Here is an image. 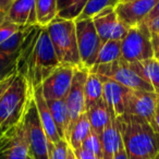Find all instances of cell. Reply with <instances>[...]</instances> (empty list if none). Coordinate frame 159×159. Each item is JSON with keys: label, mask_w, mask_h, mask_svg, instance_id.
Segmentation results:
<instances>
[{"label": "cell", "mask_w": 159, "mask_h": 159, "mask_svg": "<svg viewBox=\"0 0 159 159\" xmlns=\"http://www.w3.org/2000/svg\"><path fill=\"white\" fill-rule=\"evenodd\" d=\"M60 66L46 27L35 25L27 35L16 62V72L23 75L33 93Z\"/></svg>", "instance_id": "cell-1"}, {"label": "cell", "mask_w": 159, "mask_h": 159, "mask_svg": "<svg viewBox=\"0 0 159 159\" xmlns=\"http://www.w3.org/2000/svg\"><path fill=\"white\" fill-rule=\"evenodd\" d=\"M117 124L128 159H156L159 139L146 120L124 113L117 117Z\"/></svg>", "instance_id": "cell-2"}, {"label": "cell", "mask_w": 159, "mask_h": 159, "mask_svg": "<svg viewBox=\"0 0 159 159\" xmlns=\"http://www.w3.org/2000/svg\"><path fill=\"white\" fill-rule=\"evenodd\" d=\"M32 92L23 75L16 72L10 86L0 97V128H12L23 119Z\"/></svg>", "instance_id": "cell-3"}, {"label": "cell", "mask_w": 159, "mask_h": 159, "mask_svg": "<svg viewBox=\"0 0 159 159\" xmlns=\"http://www.w3.org/2000/svg\"><path fill=\"white\" fill-rule=\"evenodd\" d=\"M46 29L60 64L72 68L83 66L77 49L74 21L57 16Z\"/></svg>", "instance_id": "cell-4"}, {"label": "cell", "mask_w": 159, "mask_h": 159, "mask_svg": "<svg viewBox=\"0 0 159 159\" xmlns=\"http://www.w3.org/2000/svg\"><path fill=\"white\" fill-rule=\"evenodd\" d=\"M154 58L152 33L146 23L129 30L121 42V59L126 62H139Z\"/></svg>", "instance_id": "cell-5"}, {"label": "cell", "mask_w": 159, "mask_h": 159, "mask_svg": "<svg viewBox=\"0 0 159 159\" xmlns=\"http://www.w3.org/2000/svg\"><path fill=\"white\" fill-rule=\"evenodd\" d=\"M23 120L26 130L29 155L33 159H49L50 143L40 123L33 95L27 104Z\"/></svg>", "instance_id": "cell-6"}, {"label": "cell", "mask_w": 159, "mask_h": 159, "mask_svg": "<svg viewBox=\"0 0 159 159\" xmlns=\"http://www.w3.org/2000/svg\"><path fill=\"white\" fill-rule=\"evenodd\" d=\"M89 72L113 80L130 89L154 92V89L133 71L130 63L122 59L110 62V63L94 66L92 69H89Z\"/></svg>", "instance_id": "cell-7"}, {"label": "cell", "mask_w": 159, "mask_h": 159, "mask_svg": "<svg viewBox=\"0 0 159 159\" xmlns=\"http://www.w3.org/2000/svg\"><path fill=\"white\" fill-rule=\"evenodd\" d=\"M74 22L81 63L89 70L95 66L102 43L96 32L92 19L77 20Z\"/></svg>", "instance_id": "cell-8"}, {"label": "cell", "mask_w": 159, "mask_h": 159, "mask_svg": "<svg viewBox=\"0 0 159 159\" xmlns=\"http://www.w3.org/2000/svg\"><path fill=\"white\" fill-rule=\"evenodd\" d=\"M89 70L84 66L74 68L73 79L71 83L70 91L68 96L64 99L69 112V125L66 130V141L68 142L69 135L73 125L81 116L85 112V97H84V86L86 82Z\"/></svg>", "instance_id": "cell-9"}, {"label": "cell", "mask_w": 159, "mask_h": 159, "mask_svg": "<svg viewBox=\"0 0 159 159\" xmlns=\"http://www.w3.org/2000/svg\"><path fill=\"white\" fill-rule=\"evenodd\" d=\"M27 157L29 144L24 120L22 119L0 135V159H27Z\"/></svg>", "instance_id": "cell-10"}, {"label": "cell", "mask_w": 159, "mask_h": 159, "mask_svg": "<svg viewBox=\"0 0 159 159\" xmlns=\"http://www.w3.org/2000/svg\"><path fill=\"white\" fill-rule=\"evenodd\" d=\"M74 68L60 64L42 83L43 96L46 100H64L70 91Z\"/></svg>", "instance_id": "cell-11"}, {"label": "cell", "mask_w": 159, "mask_h": 159, "mask_svg": "<svg viewBox=\"0 0 159 159\" xmlns=\"http://www.w3.org/2000/svg\"><path fill=\"white\" fill-rule=\"evenodd\" d=\"M159 0H133L119 2L115 8L118 20L131 29L145 21Z\"/></svg>", "instance_id": "cell-12"}, {"label": "cell", "mask_w": 159, "mask_h": 159, "mask_svg": "<svg viewBox=\"0 0 159 159\" xmlns=\"http://www.w3.org/2000/svg\"><path fill=\"white\" fill-rule=\"evenodd\" d=\"M157 94L155 92L130 89L125 99V113L136 116L150 123L156 107Z\"/></svg>", "instance_id": "cell-13"}, {"label": "cell", "mask_w": 159, "mask_h": 159, "mask_svg": "<svg viewBox=\"0 0 159 159\" xmlns=\"http://www.w3.org/2000/svg\"><path fill=\"white\" fill-rule=\"evenodd\" d=\"M99 75V74H98ZM102 99L117 117L125 113V99L130 89L108 77L102 76Z\"/></svg>", "instance_id": "cell-14"}, {"label": "cell", "mask_w": 159, "mask_h": 159, "mask_svg": "<svg viewBox=\"0 0 159 159\" xmlns=\"http://www.w3.org/2000/svg\"><path fill=\"white\" fill-rule=\"evenodd\" d=\"M6 20L22 27L37 25L35 0H14L6 13Z\"/></svg>", "instance_id": "cell-15"}, {"label": "cell", "mask_w": 159, "mask_h": 159, "mask_svg": "<svg viewBox=\"0 0 159 159\" xmlns=\"http://www.w3.org/2000/svg\"><path fill=\"white\" fill-rule=\"evenodd\" d=\"M109 110H110V118L100 135L102 146V159H113L116 154L123 147L121 134L117 124V116L110 108Z\"/></svg>", "instance_id": "cell-16"}, {"label": "cell", "mask_w": 159, "mask_h": 159, "mask_svg": "<svg viewBox=\"0 0 159 159\" xmlns=\"http://www.w3.org/2000/svg\"><path fill=\"white\" fill-rule=\"evenodd\" d=\"M33 95V99L35 102L36 108H37L38 117H39L40 123L43 125L45 133L47 135V139H48L49 143L50 144H56L61 139L59 133L56 128V124L53 122L52 116L50 113V110L48 108V105H47L46 99L43 96L42 87L38 86L32 93Z\"/></svg>", "instance_id": "cell-17"}, {"label": "cell", "mask_w": 159, "mask_h": 159, "mask_svg": "<svg viewBox=\"0 0 159 159\" xmlns=\"http://www.w3.org/2000/svg\"><path fill=\"white\" fill-rule=\"evenodd\" d=\"M92 21L102 44L111 39L116 27L119 24L115 8H106L96 14Z\"/></svg>", "instance_id": "cell-18"}, {"label": "cell", "mask_w": 159, "mask_h": 159, "mask_svg": "<svg viewBox=\"0 0 159 159\" xmlns=\"http://www.w3.org/2000/svg\"><path fill=\"white\" fill-rule=\"evenodd\" d=\"M137 75L148 83L154 89V92L159 95V61L156 58L144 60L139 62H129Z\"/></svg>", "instance_id": "cell-19"}, {"label": "cell", "mask_w": 159, "mask_h": 159, "mask_svg": "<svg viewBox=\"0 0 159 159\" xmlns=\"http://www.w3.org/2000/svg\"><path fill=\"white\" fill-rule=\"evenodd\" d=\"M85 113L87 116L92 130L100 136L106 124L108 123L109 118H110V110L106 102H104V99L99 100L97 104L86 109Z\"/></svg>", "instance_id": "cell-20"}, {"label": "cell", "mask_w": 159, "mask_h": 159, "mask_svg": "<svg viewBox=\"0 0 159 159\" xmlns=\"http://www.w3.org/2000/svg\"><path fill=\"white\" fill-rule=\"evenodd\" d=\"M53 122L61 139H66L69 125V112L64 100H46Z\"/></svg>", "instance_id": "cell-21"}, {"label": "cell", "mask_w": 159, "mask_h": 159, "mask_svg": "<svg viewBox=\"0 0 159 159\" xmlns=\"http://www.w3.org/2000/svg\"><path fill=\"white\" fill-rule=\"evenodd\" d=\"M85 111L102 99V81L98 74L89 72L84 86Z\"/></svg>", "instance_id": "cell-22"}, {"label": "cell", "mask_w": 159, "mask_h": 159, "mask_svg": "<svg viewBox=\"0 0 159 159\" xmlns=\"http://www.w3.org/2000/svg\"><path fill=\"white\" fill-rule=\"evenodd\" d=\"M91 131H92L91 124H89V121L87 119L86 113L84 112L77 119V121L75 122L72 130H71L70 135H69V139H68L69 146L73 150L80 149V148L82 147L83 142L85 141V139L87 137V135L89 134Z\"/></svg>", "instance_id": "cell-23"}, {"label": "cell", "mask_w": 159, "mask_h": 159, "mask_svg": "<svg viewBox=\"0 0 159 159\" xmlns=\"http://www.w3.org/2000/svg\"><path fill=\"white\" fill-rule=\"evenodd\" d=\"M37 25L46 27L58 16L57 0H35Z\"/></svg>", "instance_id": "cell-24"}, {"label": "cell", "mask_w": 159, "mask_h": 159, "mask_svg": "<svg viewBox=\"0 0 159 159\" xmlns=\"http://www.w3.org/2000/svg\"><path fill=\"white\" fill-rule=\"evenodd\" d=\"M87 0H57L58 16L66 20L75 21L82 13Z\"/></svg>", "instance_id": "cell-25"}, {"label": "cell", "mask_w": 159, "mask_h": 159, "mask_svg": "<svg viewBox=\"0 0 159 159\" xmlns=\"http://www.w3.org/2000/svg\"><path fill=\"white\" fill-rule=\"evenodd\" d=\"M121 42L122 40H108L102 44L95 66L110 63L121 59Z\"/></svg>", "instance_id": "cell-26"}, {"label": "cell", "mask_w": 159, "mask_h": 159, "mask_svg": "<svg viewBox=\"0 0 159 159\" xmlns=\"http://www.w3.org/2000/svg\"><path fill=\"white\" fill-rule=\"evenodd\" d=\"M35 26V25H34ZM33 26H24L16 32L14 35H12L9 39H7L5 43L0 44V53H6V55H12L22 48L23 44H24L25 39H26L27 35L31 32Z\"/></svg>", "instance_id": "cell-27"}, {"label": "cell", "mask_w": 159, "mask_h": 159, "mask_svg": "<svg viewBox=\"0 0 159 159\" xmlns=\"http://www.w3.org/2000/svg\"><path fill=\"white\" fill-rule=\"evenodd\" d=\"M120 0H87V3L83 9L82 13L75 21L93 19L96 14L106 8H116Z\"/></svg>", "instance_id": "cell-28"}, {"label": "cell", "mask_w": 159, "mask_h": 159, "mask_svg": "<svg viewBox=\"0 0 159 159\" xmlns=\"http://www.w3.org/2000/svg\"><path fill=\"white\" fill-rule=\"evenodd\" d=\"M20 51L12 53V55L0 53V80L16 72V62H18Z\"/></svg>", "instance_id": "cell-29"}, {"label": "cell", "mask_w": 159, "mask_h": 159, "mask_svg": "<svg viewBox=\"0 0 159 159\" xmlns=\"http://www.w3.org/2000/svg\"><path fill=\"white\" fill-rule=\"evenodd\" d=\"M83 149L87 150V152H92L95 156L99 157L102 159V139L100 136L95 133L93 130L89 132V134L87 135V137L85 139V141L83 142L82 147Z\"/></svg>", "instance_id": "cell-30"}, {"label": "cell", "mask_w": 159, "mask_h": 159, "mask_svg": "<svg viewBox=\"0 0 159 159\" xmlns=\"http://www.w3.org/2000/svg\"><path fill=\"white\" fill-rule=\"evenodd\" d=\"M69 143L61 139L58 143L50 144L49 147V159H68Z\"/></svg>", "instance_id": "cell-31"}, {"label": "cell", "mask_w": 159, "mask_h": 159, "mask_svg": "<svg viewBox=\"0 0 159 159\" xmlns=\"http://www.w3.org/2000/svg\"><path fill=\"white\" fill-rule=\"evenodd\" d=\"M21 29H22V26H19V25L5 19L2 22L0 23V44H2L7 39H9L12 35H14Z\"/></svg>", "instance_id": "cell-32"}, {"label": "cell", "mask_w": 159, "mask_h": 159, "mask_svg": "<svg viewBox=\"0 0 159 159\" xmlns=\"http://www.w3.org/2000/svg\"><path fill=\"white\" fill-rule=\"evenodd\" d=\"M149 124L152 128V130L157 134H159V95L158 94H157V100H156V107H155L154 116H152V119Z\"/></svg>", "instance_id": "cell-33"}, {"label": "cell", "mask_w": 159, "mask_h": 159, "mask_svg": "<svg viewBox=\"0 0 159 159\" xmlns=\"http://www.w3.org/2000/svg\"><path fill=\"white\" fill-rule=\"evenodd\" d=\"M16 74V72H14V73H12V74L8 75V76H6L5 79L0 80V97H1V95L6 92V89L10 86V84H11L12 81H13Z\"/></svg>", "instance_id": "cell-34"}, {"label": "cell", "mask_w": 159, "mask_h": 159, "mask_svg": "<svg viewBox=\"0 0 159 159\" xmlns=\"http://www.w3.org/2000/svg\"><path fill=\"white\" fill-rule=\"evenodd\" d=\"M74 152H75V156H76V159H102L99 157L95 156L94 154H92V152L83 149V148L74 150Z\"/></svg>", "instance_id": "cell-35"}, {"label": "cell", "mask_w": 159, "mask_h": 159, "mask_svg": "<svg viewBox=\"0 0 159 159\" xmlns=\"http://www.w3.org/2000/svg\"><path fill=\"white\" fill-rule=\"evenodd\" d=\"M152 43L154 48V57L159 61V34H152Z\"/></svg>", "instance_id": "cell-36"}, {"label": "cell", "mask_w": 159, "mask_h": 159, "mask_svg": "<svg viewBox=\"0 0 159 159\" xmlns=\"http://www.w3.org/2000/svg\"><path fill=\"white\" fill-rule=\"evenodd\" d=\"M146 24H147L152 34H159V16L154 19L152 21H150V22L146 23Z\"/></svg>", "instance_id": "cell-37"}, {"label": "cell", "mask_w": 159, "mask_h": 159, "mask_svg": "<svg viewBox=\"0 0 159 159\" xmlns=\"http://www.w3.org/2000/svg\"><path fill=\"white\" fill-rule=\"evenodd\" d=\"M14 0H0V16H5Z\"/></svg>", "instance_id": "cell-38"}, {"label": "cell", "mask_w": 159, "mask_h": 159, "mask_svg": "<svg viewBox=\"0 0 159 159\" xmlns=\"http://www.w3.org/2000/svg\"><path fill=\"white\" fill-rule=\"evenodd\" d=\"M159 16V1L157 2V5L155 6V8L152 10V12H150L149 14L147 16V18L145 19V21H144V23H148L150 22V21H152L154 19L158 18Z\"/></svg>", "instance_id": "cell-39"}, {"label": "cell", "mask_w": 159, "mask_h": 159, "mask_svg": "<svg viewBox=\"0 0 159 159\" xmlns=\"http://www.w3.org/2000/svg\"><path fill=\"white\" fill-rule=\"evenodd\" d=\"M113 159H128V156H126V154H125L124 147H122L121 149L116 154V156L113 157Z\"/></svg>", "instance_id": "cell-40"}, {"label": "cell", "mask_w": 159, "mask_h": 159, "mask_svg": "<svg viewBox=\"0 0 159 159\" xmlns=\"http://www.w3.org/2000/svg\"><path fill=\"white\" fill-rule=\"evenodd\" d=\"M68 159H76L74 150H73L70 146H69V150H68Z\"/></svg>", "instance_id": "cell-41"}, {"label": "cell", "mask_w": 159, "mask_h": 159, "mask_svg": "<svg viewBox=\"0 0 159 159\" xmlns=\"http://www.w3.org/2000/svg\"><path fill=\"white\" fill-rule=\"evenodd\" d=\"M126 1H133V0H120V2H126Z\"/></svg>", "instance_id": "cell-42"}, {"label": "cell", "mask_w": 159, "mask_h": 159, "mask_svg": "<svg viewBox=\"0 0 159 159\" xmlns=\"http://www.w3.org/2000/svg\"><path fill=\"white\" fill-rule=\"evenodd\" d=\"M3 132H5V131H3V130H2V129H1V128H0V135H1V134H2V133H3Z\"/></svg>", "instance_id": "cell-43"}, {"label": "cell", "mask_w": 159, "mask_h": 159, "mask_svg": "<svg viewBox=\"0 0 159 159\" xmlns=\"http://www.w3.org/2000/svg\"><path fill=\"white\" fill-rule=\"evenodd\" d=\"M27 159H33V158H32V157H31V156H30V155H29V157H27Z\"/></svg>", "instance_id": "cell-44"}, {"label": "cell", "mask_w": 159, "mask_h": 159, "mask_svg": "<svg viewBox=\"0 0 159 159\" xmlns=\"http://www.w3.org/2000/svg\"><path fill=\"white\" fill-rule=\"evenodd\" d=\"M156 159H159V154L157 155V157H156Z\"/></svg>", "instance_id": "cell-45"}, {"label": "cell", "mask_w": 159, "mask_h": 159, "mask_svg": "<svg viewBox=\"0 0 159 159\" xmlns=\"http://www.w3.org/2000/svg\"><path fill=\"white\" fill-rule=\"evenodd\" d=\"M157 135H158V139H159V134H157Z\"/></svg>", "instance_id": "cell-46"}]
</instances>
